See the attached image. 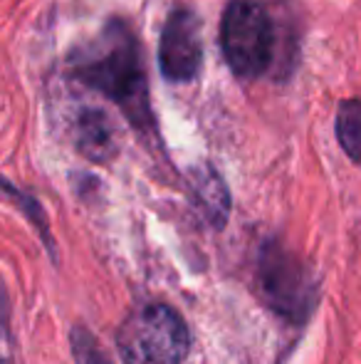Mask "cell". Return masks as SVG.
Wrapping results in <instances>:
<instances>
[{"instance_id": "1", "label": "cell", "mask_w": 361, "mask_h": 364, "mask_svg": "<svg viewBox=\"0 0 361 364\" xmlns=\"http://www.w3.org/2000/svg\"><path fill=\"white\" fill-rule=\"evenodd\" d=\"M67 75L114 102L139 134L156 139L141 40L126 20L111 18L91 43L70 55Z\"/></svg>"}, {"instance_id": "2", "label": "cell", "mask_w": 361, "mask_h": 364, "mask_svg": "<svg viewBox=\"0 0 361 364\" xmlns=\"http://www.w3.org/2000/svg\"><path fill=\"white\" fill-rule=\"evenodd\" d=\"M124 364H183L191 347L186 320L169 305H144L116 330Z\"/></svg>"}, {"instance_id": "3", "label": "cell", "mask_w": 361, "mask_h": 364, "mask_svg": "<svg viewBox=\"0 0 361 364\" xmlns=\"http://www.w3.org/2000/svg\"><path fill=\"white\" fill-rule=\"evenodd\" d=\"M274 20L257 0H231L221 23V48L228 68L240 80H257L272 68Z\"/></svg>"}, {"instance_id": "4", "label": "cell", "mask_w": 361, "mask_h": 364, "mask_svg": "<svg viewBox=\"0 0 361 364\" xmlns=\"http://www.w3.org/2000/svg\"><path fill=\"white\" fill-rule=\"evenodd\" d=\"M257 292L272 312L289 322H304L317 300L312 275L279 240H265L257 253Z\"/></svg>"}, {"instance_id": "5", "label": "cell", "mask_w": 361, "mask_h": 364, "mask_svg": "<svg viewBox=\"0 0 361 364\" xmlns=\"http://www.w3.org/2000/svg\"><path fill=\"white\" fill-rule=\"evenodd\" d=\"M203 23L191 8H176L166 18L159 40V68L169 82H193L203 63Z\"/></svg>"}, {"instance_id": "6", "label": "cell", "mask_w": 361, "mask_h": 364, "mask_svg": "<svg viewBox=\"0 0 361 364\" xmlns=\"http://www.w3.org/2000/svg\"><path fill=\"white\" fill-rule=\"evenodd\" d=\"M188 186H191V196L196 201L198 211L203 218L213 225L216 230L226 228L228 218H231V191H228L223 176L211 166V164H201L188 171Z\"/></svg>"}, {"instance_id": "7", "label": "cell", "mask_w": 361, "mask_h": 364, "mask_svg": "<svg viewBox=\"0 0 361 364\" xmlns=\"http://www.w3.org/2000/svg\"><path fill=\"white\" fill-rule=\"evenodd\" d=\"M74 141L84 159L91 164H109L116 156V134L111 119L101 109H82L74 119Z\"/></svg>"}, {"instance_id": "8", "label": "cell", "mask_w": 361, "mask_h": 364, "mask_svg": "<svg viewBox=\"0 0 361 364\" xmlns=\"http://www.w3.org/2000/svg\"><path fill=\"white\" fill-rule=\"evenodd\" d=\"M337 141L354 164H361V100H342L334 117Z\"/></svg>"}, {"instance_id": "9", "label": "cell", "mask_w": 361, "mask_h": 364, "mask_svg": "<svg viewBox=\"0 0 361 364\" xmlns=\"http://www.w3.org/2000/svg\"><path fill=\"white\" fill-rule=\"evenodd\" d=\"M3 188L5 193H8L10 198L15 201V206L20 208V211L25 213V218L30 220V223L38 228V233L43 235V240L48 243V248L52 250V238H50V223H48V216H45V208L43 203L38 201V198H33L30 193L20 191V188H15L10 181H3Z\"/></svg>"}, {"instance_id": "10", "label": "cell", "mask_w": 361, "mask_h": 364, "mask_svg": "<svg viewBox=\"0 0 361 364\" xmlns=\"http://www.w3.org/2000/svg\"><path fill=\"white\" fill-rule=\"evenodd\" d=\"M70 340H72V355L77 364H111V360L99 347V342L84 327H74Z\"/></svg>"}]
</instances>
